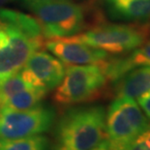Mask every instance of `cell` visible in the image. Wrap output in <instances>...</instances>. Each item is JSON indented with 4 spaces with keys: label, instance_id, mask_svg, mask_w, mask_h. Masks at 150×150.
Wrapping results in <instances>:
<instances>
[{
    "label": "cell",
    "instance_id": "17",
    "mask_svg": "<svg viewBox=\"0 0 150 150\" xmlns=\"http://www.w3.org/2000/svg\"><path fill=\"white\" fill-rule=\"evenodd\" d=\"M128 150H150V128L134 140Z\"/></svg>",
    "mask_w": 150,
    "mask_h": 150
},
{
    "label": "cell",
    "instance_id": "3",
    "mask_svg": "<svg viewBox=\"0 0 150 150\" xmlns=\"http://www.w3.org/2000/svg\"><path fill=\"white\" fill-rule=\"evenodd\" d=\"M150 128V121L133 98L117 96L106 112L107 142L110 150H128L139 135Z\"/></svg>",
    "mask_w": 150,
    "mask_h": 150
},
{
    "label": "cell",
    "instance_id": "16",
    "mask_svg": "<svg viewBox=\"0 0 150 150\" xmlns=\"http://www.w3.org/2000/svg\"><path fill=\"white\" fill-rule=\"evenodd\" d=\"M28 87H31V86L23 81L21 73H16L10 78L0 82V105H2L13 95Z\"/></svg>",
    "mask_w": 150,
    "mask_h": 150
},
{
    "label": "cell",
    "instance_id": "10",
    "mask_svg": "<svg viewBox=\"0 0 150 150\" xmlns=\"http://www.w3.org/2000/svg\"><path fill=\"white\" fill-rule=\"evenodd\" d=\"M139 66H150V41L144 42L128 55L114 59H108L102 64L108 81H116L117 79Z\"/></svg>",
    "mask_w": 150,
    "mask_h": 150
},
{
    "label": "cell",
    "instance_id": "15",
    "mask_svg": "<svg viewBox=\"0 0 150 150\" xmlns=\"http://www.w3.org/2000/svg\"><path fill=\"white\" fill-rule=\"evenodd\" d=\"M49 139L41 134L16 139L0 140V150H49Z\"/></svg>",
    "mask_w": 150,
    "mask_h": 150
},
{
    "label": "cell",
    "instance_id": "19",
    "mask_svg": "<svg viewBox=\"0 0 150 150\" xmlns=\"http://www.w3.org/2000/svg\"><path fill=\"white\" fill-rule=\"evenodd\" d=\"M91 150H110V146L108 144V142L107 139H105L104 142H102L100 144H98L96 147H94L93 149Z\"/></svg>",
    "mask_w": 150,
    "mask_h": 150
},
{
    "label": "cell",
    "instance_id": "4",
    "mask_svg": "<svg viewBox=\"0 0 150 150\" xmlns=\"http://www.w3.org/2000/svg\"><path fill=\"white\" fill-rule=\"evenodd\" d=\"M148 32V25L102 24L64 40L85 44L107 53L122 54L142 46L146 41Z\"/></svg>",
    "mask_w": 150,
    "mask_h": 150
},
{
    "label": "cell",
    "instance_id": "12",
    "mask_svg": "<svg viewBox=\"0 0 150 150\" xmlns=\"http://www.w3.org/2000/svg\"><path fill=\"white\" fill-rule=\"evenodd\" d=\"M114 82L117 96L138 99L150 91V66L134 68Z\"/></svg>",
    "mask_w": 150,
    "mask_h": 150
},
{
    "label": "cell",
    "instance_id": "9",
    "mask_svg": "<svg viewBox=\"0 0 150 150\" xmlns=\"http://www.w3.org/2000/svg\"><path fill=\"white\" fill-rule=\"evenodd\" d=\"M50 52L67 65L103 64L108 59V53L85 44L64 39L50 40L45 43Z\"/></svg>",
    "mask_w": 150,
    "mask_h": 150
},
{
    "label": "cell",
    "instance_id": "7",
    "mask_svg": "<svg viewBox=\"0 0 150 150\" xmlns=\"http://www.w3.org/2000/svg\"><path fill=\"white\" fill-rule=\"evenodd\" d=\"M45 43L35 40L7 22L0 21V82L20 72L34 52Z\"/></svg>",
    "mask_w": 150,
    "mask_h": 150
},
{
    "label": "cell",
    "instance_id": "21",
    "mask_svg": "<svg viewBox=\"0 0 150 150\" xmlns=\"http://www.w3.org/2000/svg\"><path fill=\"white\" fill-rule=\"evenodd\" d=\"M25 2H41V1H50V0H23Z\"/></svg>",
    "mask_w": 150,
    "mask_h": 150
},
{
    "label": "cell",
    "instance_id": "20",
    "mask_svg": "<svg viewBox=\"0 0 150 150\" xmlns=\"http://www.w3.org/2000/svg\"><path fill=\"white\" fill-rule=\"evenodd\" d=\"M13 1H16V0H0V8H3L5 5H7Z\"/></svg>",
    "mask_w": 150,
    "mask_h": 150
},
{
    "label": "cell",
    "instance_id": "11",
    "mask_svg": "<svg viewBox=\"0 0 150 150\" xmlns=\"http://www.w3.org/2000/svg\"><path fill=\"white\" fill-rule=\"evenodd\" d=\"M105 5L113 20L139 24L150 21V0H105Z\"/></svg>",
    "mask_w": 150,
    "mask_h": 150
},
{
    "label": "cell",
    "instance_id": "5",
    "mask_svg": "<svg viewBox=\"0 0 150 150\" xmlns=\"http://www.w3.org/2000/svg\"><path fill=\"white\" fill-rule=\"evenodd\" d=\"M107 81L102 64L70 65L55 88L54 100L65 106L90 101L101 93Z\"/></svg>",
    "mask_w": 150,
    "mask_h": 150
},
{
    "label": "cell",
    "instance_id": "2",
    "mask_svg": "<svg viewBox=\"0 0 150 150\" xmlns=\"http://www.w3.org/2000/svg\"><path fill=\"white\" fill-rule=\"evenodd\" d=\"M26 4L39 22L44 38L47 39L72 37L86 27L85 9L74 0H50Z\"/></svg>",
    "mask_w": 150,
    "mask_h": 150
},
{
    "label": "cell",
    "instance_id": "8",
    "mask_svg": "<svg viewBox=\"0 0 150 150\" xmlns=\"http://www.w3.org/2000/svg\"><path fill=\"white\" fill-rule=\"evenodd\" d=\"M65 70L61 60L53 54L38 50L29 56L20 73L29 86L49 92L60 84Z\"/></svg>",
    "mask_w": 150,
    "mask_h": 150
},
{
    "label": "cell",
    "instance_id": "6",
    "mask_svg": "<svg viewBox=\"0 0 150 150\" xmlns=\"http://www.w3.org/2000/svg\"><path fill=\"white\" fill-rule=\"evenodd\" d=\"M55 116L52 107L42 104L22 110L0 105V140L43 134L52 127Z\"/></svg>",
    "mask_w": 150,
    "mask_h": 150
},
{
    "label": "cell",
    "instance_id": "1",
    "mask_svg": "<svg viewBox=\"0 0 150 150\" xmlns=\"http://www.w3.org/2000/svg\"><path fill=\"white\" fill-rule=\"evenodd\" d=\"M106 138L104 107H74L67 110L57 121L52 150H91Z\"/></svg>",
    "mask_w": 150,
    "mask_h": 150
},
{
    "label": "cell",
    "instance_id": "18",
    "mask_svg": "<svg viewBox=\"0 0 150 150\" xmlns=\"http://www.w3.org/2000/svg\"><path fill=\"white\" fill-rule=\"evenodd\" d=\"M137 100H138V103L143 110V112H144L145 116L150 121V91L142 94Z\"/></svg>",
    "mask_w": 150,
    "mask_h": 150
},
{
    "label": "cell",
    "instance_id": "14",
    "mask_svg": "<svg viewBox=\"0 0 150 150\" xmlns=\"http://www.w3.org/2000/svg\"><path fill=\"white\" fill-rule=\"evenodd\" d=\"M47 93V91L42 89L28 87L13 95L1 106L14 108V110H29L41 105Z\"/></svg>",
    "mask_w": 150,
    "mask_h": 150
},
{
    "label": "cell",
    "instance_id": "13",
    "mask_svg": "<svg viewBox=\"0 0 150 150\" xmlns=\"http://www.w3.org/2000/svg\"><path fill=\"white\" fill-rule=\"evenodd\" d=\"M0 21L14 25L21 32L35 40L44 42L45 38L42 29L35 17H31L29 15L16 10L0 8Z\"/></svg>",
    "mask_w": 150,
    "mask_h": 150
}]
</instances>
